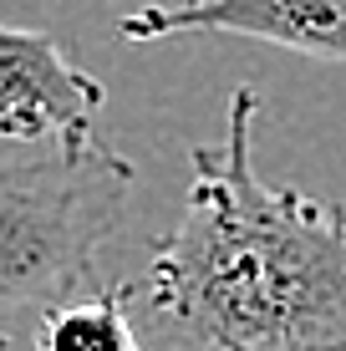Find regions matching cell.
I'll return each instance as SVG.
<instances>
[{"mask_svg": "<svg viewBox=\"0 0 346 351\" xmlns=\"http://www.w3.org/2000/svg\"><path fill=\"white\" fill-rule=\"evenodd\" d=\"M260 92L234 87L219 148H194L184 214L148 260L163 351H346V204L255 173Z\"/></svg>", "mask_w": 346, "mask_h": 351, "instance_id": "obj_1", "label": "cell"}, {"mask_svg": "<svg viewBox=\"0 0 346 351\" xmlns=\"http://www.w3.org/2000/svg\"><path fill=\"white\" fill-rule=\"evenodd\" d=\"M133 163L102 138L0 163V336L21 311H56L92 280L97 250L123 229Z\"/></svg>", "mask_w": 346, "mask_h": 351, "instance_id": "obj_2", "label": "cell"}, {"mask_svg": "<svg viewBox=\"0 0 346 351\" xmlns=\"http://www.w3.org/2000/svg\"><path fill=\"white\" fill-rule=\"evenodd\" d=\"M102 102V82L71 62L56 36L0 26V138H56L62 148H77L92 138Z\"/></svg>", "mask_w": 346, "mask_h": 351, "instance_id": "obj_3", "label": "cell"}, {"mask_svg": "<svg viewBox=\"0 0 346 351\" xmlns=\"http://www.w3.org/2000/svg\"><path fill=\"white\" fill-rule=\"evenodd\" d=\"M127 41L184 31H230L285 46L311 62H346V0H178V5H143L117 21Z\"/></svg>", "mask_w": 346, "mask_h": 351, "instance_id": "obj_4", "label": "cell"}, {"mask_svg": "<svg viewBox=\"0 0 346 351\" xmlns=\"http://www.w3.org/2000/svg\"><path fill=\"white\" fill-rule=\"evenodd\" d=\"M36 346L41 351H143L133 321H127V285L56 306L36 326Z\"/></svg>", "mask_w": 346, "mask_h": 351, "instance_id": "obj_5", "label": "cell"}, {"mask_svg": "<svg viewBox=\"0 0 346 351\" xmlns=\"http://www.w3.org/2000/svg\"><path fill=\"white\" fill-rule=\"evenodd\" d=\"M0 351H10V341H5V336H0Z\"/></svg>", "mask_w": 346, "mask_h": 351, "instance_id": "obj_6", "label": "cell"}]
</instances>
